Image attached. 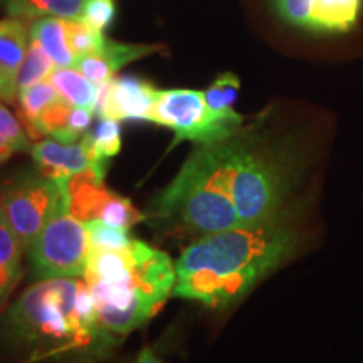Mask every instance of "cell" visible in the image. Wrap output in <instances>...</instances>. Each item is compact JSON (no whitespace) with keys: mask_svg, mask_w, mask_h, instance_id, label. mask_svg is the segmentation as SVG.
I'll return each instance as SVG.
<instances>
[{"mask_svg":"<svg viewBox=\"0 0 363 363\" xmlns=\"http://www.w3.org/2000/svg\"><path fill=\"white\" fill-rule=\"evenodd\" d=\"M81 143L89 153L94 169L99 175H106L108 162L116 157L121 150V126L120 121L99 118L98 125L93 130L86 131Z\"/></svg>","mask_w":363,"mask_h":363,"instance_id":"obj_18","label":"cell"},{"mask_svg":"<svg viewBox=\"0 0 363 363\" xmlns=\"http://www.w3.org/2000/svg\"><path fill=\"white\" fill-rule=\"evenodd\" d=\"M21 363H33V362H30V360H29V358H26V360H22Z\"/></svg>","mask_w":363,"mask_h":363,"instance_id":"obj_29","label":"cell"},{"mask_svg":"<svg viewBox=\"0 0 363 363\" xmlns=\"http://www.w3.org/2000/svg\"><path fill=\"white\" fill-rule=\"evenodd\" d=\"M150 123L165 126L175 133L170 148L180 142L208 145L229 138L242 128L244 116L238 111L219 113L208 106L203 91L158 89Z\"/></svg>","mask_w":363,"mask_h":363,"instance_id":"obj_6","label":"cell"},{"mask_svg":"<svg viewBox=\"0 0 363 363\" xmlns=\"http://www.w3.org/2000/svg\"><path fill=\"white\" fill-rule=\"evenodd\" d=\"M133 363H165V362H163L162 358L152 350V348L145 347L143 350L138 353V357L135 358Z\"/></svg>","mask_w":363,"mask_h":363,"instance_id":"obj_28","label":"cell"},{"mask_svg":"<svg viewBox=\"0 0 363 363\" xmlns=\"http://www.w3.org/2000/svg\"><path fill=\"white\" fill-rule=\"evenodd\" d=\"M59 98H61V94L57 93V89L49 79L19 91L17 99H19L21 106V118L29 136L33 133L34 125L38 123L40 115Z\"/></svg>","mask_w":363,"mask_h":363,"instance_id":"obj_20","label":"cell"},{"mask_svg":"<svg viewBox=\"0 0 363 363\" xmlns=\"http://www.w3.org/2000/svg\"><path fill=\"white\" fill-rule=\"evenodd\" d=\"M276 16L288 26L298 29H311L313 0H271Z\"/></svg>","mask_w":363,"mask_h":363,"instance_id":"obj_26","label":"cell"},{"mask_svg":"<svg viewBox=\"0 0 363 363\" xmlns=\"http://www.w3.org/2000/svg\"><path fill=\"white\" fill-rule=\"evenodd\" d=\"M305 244L296 212L257 225H239L199 238L175 262L172 296L227 308L242 301L261 281L288 264Z\"/></svg>","mask_w":363,"mask_h":363,"instance_id":"obj_1","label":"cell"},{"mask_svg":"<svg viewBox=\"0 0 363 363\" xmlns=\"http://www.w3.org/2000/svg\"><path fill=\"white\" fill-rule=\"evenodd\" d=\"M158 89L138 76H120L101 86L96 113L115 121H150Z\"/></svg>","mask_w":363,"mask_h":363,"instance_id":"obj_10","label":"cell"},{"mask_svg":"<svg viewBox=\"0 0 363 363\" xmlns=\"http://www.w3.org/2000/svg\"><path fill=\"white\" fill-rule=\"evenodd\" d=\"M153 219L199 238L240 225L230 194L229 145H197L172 184L153 202Z\"/></svg>","mask_w":363,"mask_h":363,"instance_id":"obj_5","label":"cell"},{"mask_svg":"<svg viewBox=\"0 0 363 363\" xmlns=\"http://www.w3.org/2000/svg\"><path fill=\"white\" fill-rule=\"evenodd\" d=\"M66 29L67 40H69L71 51L74 54V57L98 54L103 49L104 40H106V35L101 30L94 29V27L88 26L81 19L66 21Z\"/></svg>","mask_w":363,"mask_h":363,"instance_id":"obj_23","label":"cell"},{"mask_svg":"<svg viewBox=\"0 0 363 363\" xmlns=\"http://www.w3.org/2000/svg\"><path fill=\"white\" fill-rule=\"evenodd\" d=\"M240 81L233 72H222L217 76L208 88L203 91V98L214 111H234V103L238 99Z\"/></svg>","mask_w":363,"mask_h":363,"instance_id":"obj_24","label":"cell"},{"mask_svg":"<svg viewBox=\"0 0 363 363\" xmlns=\"http://www.w3.org/2000/svg\"><path fill=\"white\" fill-rule=\"evenodd\" d=\"M26 249L0 211V310L22 278V252Z\"/></svg>","mask_w":363,"mask_h":363,"instance_id":"obj_16","label":"cell"},{"mask_svg":"<svg viewBox=\"0 0 363 363\" xmlns=\"http://www.w3.org/2000/svg\"><path fill=\"white\" fill-rule=\"evenodd\" d=\"M29 38L39 44L56 67H74V54L67 40L66 21L59 17H39L29 27Z\"/></svg>","mask_w":363,"mask_h":363,"instance_id":"obj_14","label":"cell"},{"mask_svg":"<svg viewBox=\"0 0 363 363\" xmlns=\"http://www.w3.org/2000/svg\"><path fill=\"white\" fill-rule=\"evenodd\" d=\"M362 0H313L311 29L315 33H348L357 26Z\"/></svg>","mask_w":363,"mask_h":363,"instance_id":"obj_15","label":"cell"},{"mask_svg":"<svg viewBox=\"0 0 363 363\" xmlns=\"http://www.w3.org/2000/svg\"><path fill=\"white\" fill-rule=\"evenodd\" d=\"M86 0H0V6L9 17L39 19L59 17L65 21L81 19Z\"/></svg>","mask_w":363,"mask_h":363,"instance_id":"obj_17","label":"cell"},{"mask_svg":"<svg viewBox=\"0 0 363 363\" xmlns=\"http://www.w3.org/2000/svg\"><path fill=\"white\" fill-rule=\"evenodd\" d=\"M49 81L57 89V93L72 106L86 108V110L96 113L101 88L86 78L83 72L71 69V67H56L49 76Z\"/></svg>","mask_w":363,"mask_h":363,"instance_id":"obj_19","label":"cell"},{"mask_svg":"<svg viewBox=\"0 0 363 363\" xmlns=\"http://www.w3.org/2000/svg\"><path fill=\"white\" fill-rule=\"evenodd\" d=\"M27 252L38 281L83 278L91 252L89 235L84 222L69 212L67 201L59 206Z\"/></svg>","mask_w":363,"mask_h":363,"instance_id":"obj_7","label":"cell"},{"mask_svg":"<svg viewBox=\"0 0 363 363\" xmlns=\"http://www.w3.org/2000/svg\"><path fill=\"white\" fill-rule=\"evenodd\" d=\"M0 342L33 363H98L120 337L101 325L83 278L40 279L0 318Z\"/></svg>","mask_w":363,"mask_h":363,"instance_id":"obj_2","label":"cell"},{"mask_svg":"<svg viewBox=\"0 0 363 363\" xmlns=\"http://www.w3.org/2000/svg\"><path fill=\"white\" fill-rule=\"evenodd\" d=\"M227 145L230 194L240 225L264 224L286 214L299 169L291 140L274 138L259 121L229 136Z\"/></svg>","mask_w":363,"mask_h":363,"instance_id":"obj_4","label":"cell"},{"mask_svg":"<svg viewBox=\"0 0 363 363\" xmlns=\"http://www.w3.org/2000/svg\"><path fill=\"white\" fill-rule=\"evenodd\" d=\"M56 69L51 57L43 51L39 44H35L30 40L29 49H27L26 59L22 62L21 72H19V91L30 88V86L48 81L49 76L52 74V71Z\"/></svg>","mask_w":363,"mask_h":363,"instance_id":"obj_22","label":"cell"},{"mask_svg":"<svg viewBox=\"0 0 363 363\" xmlns=\"http://www.w3.org/2000/svg\"><path fill=\"white\" fill-rule=\"evenodd\" d=\"M29 27L26 19H0V101L16 103L19 94V72L29 49Z\"/></svg>","mask_w":363,"mask_h":363,"instance_id":"obj_12","label":"cell"},{"mask_svg":"<svg viewBox=\"0 0 363 363\" xmlns=\"http://www.w3.org/2000/svg\"><path fill=\"white\" fill-rule=\"evenodd\" d=\"M30 136L13 113L0 101V167L16 153L30 150Z\"/></svg>","mask_w":363,"mask_h":363,"instance_id":"obj_21","label":"cell"},{"mask_svg":"<svg viewBox=\"0 0 363 363\" xmlns=\"http://www.w3.org/2000/svg\"><path fill=\"white\" fill-rule=\"evenodd\" d=\"M67 208L76 219L103 220L106 224L131 229L145 220V216L130 199L121 197L104 185V179L89 170L74 175L66 184Z\"/></svg>","mask_w":363,"mask_h":363,"instance_id":"obj_9","label":"cell"},{"mask_svg":"<svg viewBox=\"0 0 363 363\" xmlns=\"http://www.w3.org/2000/svg\"><path fill=\"white\" fill-rule=\"evenodd\" d=\"M88 229L91 249H106V251H116V249H125L130 246L133 239L130 238L128 229H121L106 224L103 220H89L84 222Z\"/></svg>","mask_w":363,"mask_h":363,"instance_id":"obj_25","label":"cell"},{"mask_svg":"<svg viewBox=\"0 0 363 363\" xmlns=\"http://www.w3.org/2000/svg\"><path fill=\"white\" fill-rule=\"evenodd\" d=\"M177 271L169 254L133 239L104 267L86 281L101 325L123 338L142 328L174 294Z\"/></svg>","mask_w":363,"mask_h":363,"instance_id":"obj_3","label":"cell"},{"mask_svg":"<svg viewBox=\"0 0 363 363\" xmlns=\"http://www.w3.org/2000/svg\"><path fill=\"white\" fill-rule=\"evenodd\" d=\"M162 49L163 45L158 44H126L106 38L103 49L98 54L76 57L74 69L83 72L86 78L101 88L115 78L121 67L160 52Z\"/></svg>","mask_w":363,"mask_h":363,"instance_id":"obj_13","label":"cell"},{"mask_svg":"<svg viewBox=\"0 0 363 363\" xmlns=\"http://www.w3.org/2000/svg\"><path fill=\"white\" fill-rule=\"evenodd\" d=\"M116 16V4L115 0H86L83 16L81 21L94 27V29L104 30L111 27Z\"/></svg>","mask_w":363,"mask_h":363,"instance_id":"obj_27","label":"cell"},{"mask_svg":"<svg viewBox=\"0 0 363 363\" xmlns=\"http://www.w3.org/2000/svg\"><path fill=\"white\" fill-rule=\"evenodd\" d=\"M66 201V187L40 172H24L0 192V211L24 249Z\"/></svg>","mask_w":363,"mask_h":363,"instance_id":"obj_8","label":"cell"},{"mask_svg":"<svg viewBox=\"0 0 363 363\" xmlns=\"http://www.w3.org/2000/svg\"><path fill=\"white\" fill-rule=\"evenodd\" d=\"M30 155H33L35 167L40 174L56 180L57 184L65 185V187L74 175L84 174L89 170L96 172L94 163L81 140L76 143H62L54 138L40 140L30 147Z\"/></svg>","mask_w":363,"mask_h":363,"instance_id":"obj_11","label":"cell"}]
</instances>
